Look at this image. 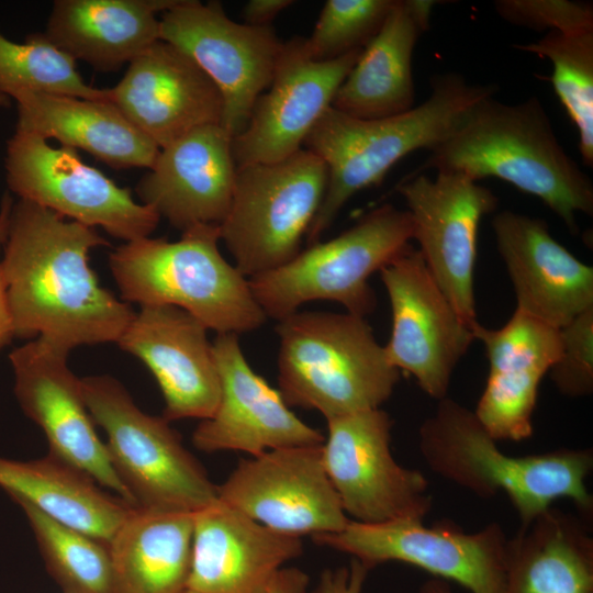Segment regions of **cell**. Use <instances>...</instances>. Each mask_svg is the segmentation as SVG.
<instances>
[{"label":"cell","mask_w":593,"mask_h":593,"mask_svg":"<svg viewBox=\"0 0 593 593\" xmlns=\"http://www.w3.org/2000/svg\"><path fill=\"white\" fill-rule=\"evenodd\" d=\"M68 355L40 337L12 350L9 359L15 398L24 414L43 430L49 454L136 507L96 430L80 378L69 368Z\"/></svg>","instance_id":"obj_17"},{"label":"cell","mask_w":593,"mask_h":593,"mask_svg":"<svg viewBox=\"0 0 593 593\" xmlns=\"http://www.w3.org/2000/svg\"><path fill=\"white\" fill-rule=\"evenodd\" d=\"M15 131L83 150L114 169L146 168L159 147L139 132L110 100L16 91Z\"/></svg>","instance_id":"obj_27"},{"label":"cell","mask_w":593,"mask_h":593,"mask_svg":"<svg viewBox=\"0 0 593 593\" xmlns=\"http://www.w3.org/2000/svg\"><path fill=\"white\" fill-rule=\"evenodd\" d=\"M410 175L456 171L478 182L497 178L540 199L577 233V213L593 214V186L557 138L537 97L515 104L479 102Z\"/></svg>","instance_id":"obj_2"},{"label":"cell","mask_w":593,"mask_h":593,"mask_svg":"<svg viewBox=\"0 0 593 593\" xmlns=\"http://www.w3.org/2000/svg\"><path fill=\"white\" fill-rule=\"evenodd\" d=\"M183 593H195V592H192V591H190V590H187V591L183 592Z\"/></svg>","instance_id":"obj_44"},{"label":"cell","mask_w":593,"mask_h":593,"mask_svg":"<svg viewBox=\"0 0 593 593\" xmlns=\"http://www.w3.org/2000/svg\"><path fill=\"white\" fill-rule=\"evenodd\" d=\"M221 124L198 127L164 148L135 191L139 202L184 231L219 225L233 197L237 166Z\"/></svg>","instance_id":"obj_24"},{"label":"cell","mask_w":593,"mask_h":593,"mask_svg":"<svg viewBox=\"0 0 593 593\" xmlns=\"http://www.w3.org/2000/svg\"><path fill=\"white\" fill-rule=\"evenodd\" d=\"M4 168L9 192L19 199L124 243L148 237L159 223L154 210L86 164L77 149L53 147L38 135L15 131L7 143Z\"/></svg>","instance_id":"obj_10"},{"label":"cell","mask_w":593,"mask_h":593,"mask_svg":"<svg viewBox=\"0 0 593 593\" xmlns=\"http://www.w3.org/2000/svg\"><path fill=\"white\" fill-rule=\"evenodd\" d=\"M434 0H394L378 33L361 49L339 86L332 108L362 120L382 119L414 108L412 60L429 29Z\"/></svg>","instance_id":"obj_26"},{"label":"cell","mask_w":593,"mask_h":593,"mask_svg":"<svg viewBox=\"0 0 593 593\" xmlns=\"http://www.w3.org/2000/svg\"><path fill=\"white\" fill-rule=\"evenodd\" d=\"M394 0H328L312 34L303 38L306 55L327 61L362 49L378 33Z\"/></svg>","instance_id":"obj_35"},{"label":"cell","mask_w":593,"mask_h":593,"mask_svg":"<svg viewBox=\"0 0 593 593\" xmlns=\"http://www.w3.org/2000/svg\"><path fill=\"white\" fill-rule=\"evenodd\" d=\"M0 91H16L110 100L109 89L88 85L76 60L56 47L44 32L31 33L15 43L0 32Z\"/></svg>","instance_id":"obj_34"},{"label":"cell","mask_w":593,"mask_h":593,"mask_svg":"<svg viewBox=\"0 0 593 593\" xmlns=\"http://www.w3.org/2000/svg\"><path fill=\"white\" fill-rule=\"evenodd\" d=\"M360 52L315 61L306 55L303 38L283 43L270 86L255 102L244 131L232 141L236 166L276 163L300 150L332 107Z\"/></svg>","instance_id":"obj_18"},{"label":"cell","mask_w":593,"mask_h":593,"mask_svg":"<svg viewBox=\"0 0 593 593\" xmlns=\"http://www.w3.org/2000/svg\"><path fill=\"white\" fill-rule=\"evenodd\" d=\"M14 202L12 195L9 191H5L1 198L0 202V254L3 249L10 222V214ZM14 336L8 296L7 288L1 266L0 257V349L10 343Z\"/></svg>","instance_id":"obj_39"},{"label":"cell","mask_w":593,"mask_h":593,"mask_svg":"<svg viewBox=\"0 0 593 593\" xmlns=\"http://www.w3.org/2000/svg\"><path fill=\"white\" fill-rule=\"evenodd\" d=\"M497 14L508 23L538 32L593 31V7L570 0H497Z\"/></svg>","instance_id":"obj_37"},{"label":"cell","mask_w":593,"mask_h":593,"mask_svg":"<svg viewBox=\"0 0 593 593\" xmlns=\"http://www.w3.org/2000/svg\"><path fill=\"white\" fill-rule=\"evenodd\" d=\"M220 377V399L213 414L192 434L204 452L237 450L251 457L268 450L318 446L325 437L301 421L247 362L236 334H217L212 343Z\"/></svg>","instance_id":"obj_19"},{"label":"cell","mask_w":593,"mask_h":593,"mask_svg":"<svg viewBox=\"0 0 593 593\" xmlns=\"http://www.w3.org/2000/svg\"><path fill=\"white\" fill-rule=\"evenodd\" d=\"M96 425L107 436L110 461L136 506L195 513L217 497V485L163 416L143 412L114 377L80 378Z\"/></svg>","instance_id":"obj_8"},{"label":"cell","mask_w":593,"mask_h":593,"mask_svg":"<svg viewBox=\"0 0 593 593\" xmlns=\"http://www.w3.org/2000/svg\"><path fill=\"white\" fill-rule=\"evenodd\" d=\"M11 104V98L0 91V107H9Z\"/></svg>","instance_id":"obj_43"},{"label":"cell","mask_w":593,"mask_h":593,"mask_svg":"<svg viewBox=\"0 0 593 593\" xmlns=\"http://www.w3.org/2000/svg\"><path fill=\"white\" fill-rule=\"evenodd\" d=\"M561 350L549 370L563 395L582 398L593 392V307L560 328Z\"/></svg>","instance_id":"obj_36"},{"label":"cell","mask_w":593,"mask_h":593,"mask_svg":"<svg viewBox=\"0 0 593 593\" xmlns=\"http://www.w3.org/2000/svg\"><path fill=\"white\" fill-rule=\"evenodd\" d=\"M159 21L160 40L187 54L219 89L221 125L236 137L270 86L283 43L270 26L233 21L219 1L177 0Z\"/></svg>","instance_id":"obj_13"},{"label":"cell","mask_w":593,"mask_h":593,"mask_svg":"<svg viewBox=\"0 0 593 593\" xmlns=\"http://www.w3.org/2000/svg\"><path fill=\"white\" fill-rule=\"evenodd\" d=\"M392 421L379 409L327 421L322 445L326 474L351 521H424L432 510L428 480L391 454Z\"/></svg>","instance_id":"obj_12"},{"label":"cell","mask_w":593,"mask_h":593,"mask_svg":"<svg viewBox=\"0 0 593 593\" xmlns=\"http://www.w3.org/2000/svg\"><path fill=\"white\" fill-rule=\"evenodd\" d=\"M208 328L170 305L141 306L116 344L150 370L168 422L209 418L220 399V377Z\"/></svg>","instance_id":"obj_21"},{"label":"cell","mask_w":593,"mask_h":593,"mask_svg":"<svg viewBox=\"0 0 593 593\" xmlns=\"http://www.w3.org/2000/svg\"><path fill=\"white\" fill-rule=\"evenodd\" d=\"M100 246L109 242L97 228L25 200L13 204L1 266L14 336L67 351L118 342L135 312L90 267Z\"/></svg>","instance_id":"obj_1"},{"label":"cell","mask_w":593,"mask_h":593,"mask_svg":"<svg viewBox=\"0 0 593 593\" xmlns=\"http://www.w3.org/2000/svg\"><path fill=\"white\" fill-rule=\"evenodd\" d=\"M177 0H56L44 34L74 60L109 72L160 40L158 13Z\"/></svg>","instance_id":"obj_28"},{"label":"cell","mask_w":593,"mask_h":593,"mask_svg":"<svg viewBox=\"0 0 593 593\" xmlns=\"http://www.w3.org/2000/svg\"><path fill=\"white\" fill-rule=\"evenodd\" d=\"M109 98L159 148L198 127L221 124L223 115L213 81L187 54L161 40L128 64Z\"/></svg>","instance_id":"obj_20"},{"label":"cell","mask_w":593,"mask_h":593,"mask_svg":"<svg viewBox=\"0 0 593 593\" xmlns=\"http://www.w3.org/2000/svg\"><path fill=\"white\" fill-rule=\"evenodd\" d=\"M370 570L353 558L348 566L322 572L313 593H361Z\"/></svg>","instance_id":"obj_38"},{"label":"cell","mask_w":593,"mask_h":593,"mask_svg":"<svg viewBox=\"0 0 593 593\" xmlns=\"http://www.w3.org/2000/svg\"><path fill=\"white\" fill-rule=\"evenodd\" d=\"M501 593H593V538L579 516L549 507L507 540Z\"/></svg>","instance_id":"obj_29"},{"label":"cell","mask_w":593,"mask_h":593,"mask_svg":"<svg viewBox=\"0 0 593 593\" xmlns=\"http://www.w3.org/2000/svg\"><path fill=\"white\" fill-rule=\"evenodd\" d=\"M472 334L489 361L475 416L496 441L529 438L540 381L560 355V328L515 310L501 328L475 322Z\"/></svg>","instance_id":"obj_23"},{"label":"cell","mask_w":593,"mask_h":593,"mask_svg":"<svg viewBox=\"0 0 593 593\" xmlns=\"http://www.w3.org/2000/svg\"><path fill=\"white\" fill-rule=\"evenodd\" d=\"M322 445L272 449L242 459L217 485V499L286 535L342 530L350 518L326 474Z\"/></svg>","instance_id":"obj_16"},{"label":"cell","mask_w":593,"mask_h":593,"mask_svg":"<svg viewBox=\"0 0 593 593\" xmlns=\"http://www.w3.org/2000/svg\"><path fill=\"white\" fill-rule=\"evenodd\" d=\"M412 239L410 213L383 204L338 236L309 245L281 267L250 278L249 287L266 316L277 321L314 300L338 302L347 313L366 317L377 305L370 276Z\"/></svg>","instance_id":"obj_7"},{"label":"cell","mask_w":593,"mask_h":593,"mask_svg":"<svg viewBox=\"0 0 593 593\" xmlns=\"http://www.w3.org/2000/svg\"><path fill=\"white\" fill-rule=\"evenodd\" d=\"M312 540L350 555L369 569L402 562L456 582L470 593H501L508 538L497 523L466 533L450 522L428 526L416 519L377 524L350 519L342 530L315 535Z\"/></svg>","instance_id":"obj_11"},{"label":"cell","mask_w":593,"mask_h":593,"mask_svg":"<svg viewBox=\"0 0 593 593\" xmlns=\"http://www.w3.org/2000/svg\"><path fill=\"white\" fill-rule=\"evenodd\" d=\"M413 223V239L425 265L461 318L477 321L474 269L478 230L495 211L499 198L489 188L456 171L409 175L396 189Z\"/></svg>","instance_id":"obj_15"},{"label":"cell","mask_w":593,"mask_h":593,"mask_svg":"<svg viewBox=\"0 0 593 593\" xmlns=\"http://www.w3.org/2000/svg\"><path fill=\"white\" fill-rule=\"evenodd\" d=\"M14 502L24 512L47 572L63 593H114L108 545L24 501Z\"/></svg>","instance_id":"obj_32"},{"label":"cell","mask_w":593,"mask_h":593,"mask_svg":"<svg viewBox=\"0 0 593 593\" xmlns=\"http://www.w3.org/2000/svg\"><path fill=\"white\" fill-rule=\"evenodd\" d=\"M491 225L515 310L561 328L593 307V268L556 240L544 220L505 210Z\"/></svg>","instance_id":"obj_22"},{"label":"cell","mask_w":593,"mask_h":593,"mask_svg":"<svg viewBox=\"0 0 593 593\" xmlns=\"http://www.w3.org/2000/svg\"><path fill=\"white\" fill-rule=\"evenodd\" d=\"M519 51L547 58L552 65L551 83L579 137L586 166L593 165V31L547 32Z\"/></svg>","instance_id":"obj_33"},{"label":"cell","mask_w":593,"mask_h":593,"mask_svg":"<svg viewBox=\"0 0 593 593\" xmlns=\"http://www.w3.org/2000/svg\"><path fill=\"white\" fill-rule=\"evenodd\" d=\"M216 224L182 231L178 240L143 237L109 255L121 300L179 307L217 334L259 328L267 316L247 279L222 256Z\"/></svg>","instance_id":"obj_5"},{"label":"cell","mask_w":593,"mask_h":593,"mask_svg":"<svg viewBox=\"0 0 593 593\" xmlns=\"http://www.w3.org/2000/svg\"><path fill=\"white\" fill-rule=\"evenodd\" d=\"M303 551L300 537L270 529L217 497L194 513L188 589L195 593H261Z\"/></svg>","instance_id":"obj_25"},{"label":"cell","mask_w":593,"mask_h":593,"mask_svg":"<svg viewBox=\"0 0 593 593\" xmlns=\"http://www.w3.org/2000/svg\"><path fill=\"white\" fill-rule=\"evenodd\" d=\"M474 412L446 396L419 427V450L428 468L480 497L504 492L526 525L558 499L589 516L593 497L585 480L592 450H558L512 456L503 452Z\"/></svg>","instance_id":"obj_4"},{"label":"cell","mask_w":593,"mask_h":593,"mask_svg":"<svg viewBox=\"0 0 593 593\" xmlns=\"http://www.w3.org/2000/svg\"><path fill=\"white\" fill-rule=\"evenodd\" d=\"M294 3L291 0H249L243 9L244 23L253 26H270L271 21L286 8Z\"/></svg>","instance_id":"obj_40"},{"label":"cell","mask_w":593,"mask_h":593,"mask_svg":"<svg viewBox=\"0 0 593 593\" xmlns=\"http://www.w3.org/2000/svg\"><path fill=\"white\" fill-rule=\"evenodd\" d=\"M418 593H456L449 582L433 578L425 581L418 589Z\"/></svg>","instance_id":"obj_42"},{"label":"cell","mask_w":593,"mask_h":593,"mask_svg":"<svg viewBox=\"0 0 593 593\" xmlns=\"http://www.w3.org/2000/svg\"><path fill=\"white\" fill-rule=\"evenodd\" d=\"M0 486L13 501H24L105 545L133 507L49 452L30 461L0 457Z\"/></svg>","instance_id":"obj_31"},{"label":"cell","mask_w":593,"mask_h":593,"mask_svg":"<svg viewBox=\"0 0 593 593\" xmlns=\"http://www.w3.org/2000/svg\"><path fill=\"white\" fill-rule=\"evenodd\" d=\"M430 89L423 103L396 115L362 120L331 107L321 116L303 144L328 171L325 195L306 233L309 245L320 240L353 195L380 183L406 155L440 144L497 90L494 85L471 83L456 72L434 76Z\"/></svg>","instance_id":"obj_3"},{"label":"cell","mask_w":593,"mask_h":593,"mask_svg":"<svg viewBox=\"0 0 593 593\" xmlns=\"http://www.w3.org/2000/svg\"><path fill=\"white\" fill-rule=\"evenodd\" d=\"M276 332L279 392L288 406L328 421L379 409L400 380L365 317L296 311L278 321Z\"/></svg>","instance_id":"obj_6"},{"label":"cell","mask_w":593,"mask_h":593,"mask_svg":"<svg viewBox=\"0 0 593 593\" xmlns=\"http://www.w3.org/2000/svg\"><path fill=\"white\" fill-rule=\"evenodd\" d=\"M309 575L295 567L281 568L261 593H306Z\"/></svg>","instance_id":"obj_41"},{"label":"cell","mask_w":593,"mask_h":593,"mask_svg":"<svg viewBox=\"0 0 593 593\" xmlns=\"http://www.w3.org/2000/svg\"><path fill=\"white\" fill-rule=\"evenodd\" d=\"M194 513L132 507L108 544L114 593H183Z\"/></svg>","instance_id":"obj_30"},{"label":"cell","mask_w":593,"mask_h":593,"mask_svg":"<svg viewBox=\"0 0 593 593\" xmlns=\"http://www.w3.org/2000/svg\"><path fill=\"white\" fill-rule=\"evenodd\" d=\"M327 180L325 163L305 148L280 161L237 167L232 201L219 228L246 278L279 268L301 251Z\"/></svg>","instance_id":"obj_9"},{"label":"cell","mask_w":593,"mask_h":593,"mask_svg":"<svg viewBox=\"0 0 593 593\" xmlns=\"http://www.w3.org/2000/svg\"><path fill=\"white\" fill-rule=\"evenodd\" d=\"M379 272L392 313L391 336L383 346L389 361L414 377L430 398H446L452 372L474 340L472 327L411 244Z\"/></svg>","instance_id":"obj_14"}]
</instances>
